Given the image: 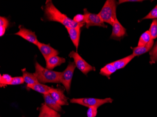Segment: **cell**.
I'll return each instance as SVG.
<instances>
[{
    "mask_svg": "<svg viewBox=\"0 0 157 117\" xmlns=\"http://www.w3.org/2000/svg\"><path fill=\"white\" fill-rule=\"evenodd\" d=\"M44 16L48 21L60 23L66 28H82L85 24L77 23L66 15L61 12L54 6L52 1H47L44 8Z\"/></svg>",
    "mask_w": 157,
    "mask_h": 117,
    "instance_id": "obj_1",
    "label": "cell"
},
{
    "mask_svg": "<svg viewBox=\"0 0 157 117\" xmlns=\"http://www.w3.org/2000/svg\"><path fill=\"white\" fill-rule=\"evenodd\" d=\"M35 71L34 74L39 82L41 83H60V77L61 72H56L44 68L38 62H35Z\"/></svg>",
    "mask_w": 157,
    "mask_h": 117,
    "instance_id": "obj_2",
    "label": "cell"
},
{
    "mask_svg": "<svg viewBox=\"0 0 157 117\" xmlns=\"http://www.w3.org/2000/svg\"><path fill=\"white\" fill-rule=\"evenodd\" d=\"M118 5L117 2L114 0H107L98 15L104 23L113 25L117 19L116 9Z\"/></svg>",
    "mask_w": 157,
    "mask_h": 117,
    "instance_id": "obj_3",
    "label": "cell"
},
{
    "mask_svg": "<svg viewBox=\"0 0 157 117\" xmlns=\"http://www.w3.org/2000/svg\"><path fill=\"white\" fill-rule=\"evenodd\" d=\"M70 101L71 103L77 104L86 107L95 106L99 107L105 104L112 103L113 99L111 98H106L105 99L95 98H72Z\"/></svg>",
    "mask_w": 157,
    "mask_h": 117,
    "instance_id": "obj_4",
    "label": "cell"
},
{
    "mask_svg": "<svg viewBox=\"0 0 157 117\" xmlns=\"http://www.w3.org/2000/svg\"><path fill=\"white\" fill-rule=\"evenodd\" d=\"M76 67L75 62H69L66 69L63 72H61V75L60 77V82L65 87L68 93L70 90L72 79Z\"/></svg>",
    "mask_w": 157,
    "mask_h": 117,
    "instance_id": "obj_5",
    "label": "cell"
},
{
    "mask_svg": "<svg viewBox=\"0 0 157 117\" xmlns=\"http://www.w3.org/2000/svg\"><path fill=\"white\" fill-rule=\"evenodd\" d=\"M69 56L74 59L76 67L85 75H87L90 71L96 70L95 67L92 66L85 60L77 52L72 51L69 54Z\"/></svg>",
    "mask_w": 157,
    "mask_h": 117,
    "instance_id": "obj_6",
    "label": "cell"
},
{
    "mask_svg": "<svg viewBox=\"0 0 157 117\" xmlns=\"http://www.w3.org/2000/svg\"><path fill=\"white\" fill-rule=\"evenodd\" d=\"M84 15V22L86 27L88 29L90 26H99L103 28H106L107 26L105 24L101 17L98 14H94L89 12L87 9H84L83 10Z\"/></svg>",
    "mask_w": 157,
    "mask_h": 117,
    "instance_id": "obj_7",
    "label": "cell"
},
{
    "mask_svg": "<svg viewBox=\"0 0 157 117\" xmlns=\"http://www.w3.org/2000/svg\"><path fill=\"white\" fill-rule=\"evenodd\" d=\"M113 30L110 36L111 39L116 40H121L125 36H127L126 29L121 25L117 19L113 24Z\"/></svg>",
    "mask_w": 157,
    "mask_h": 117,
    "instance_id": "obj_8",
    "label": "cell"
},
{
    "mask_svg": "<svg viewBox=\"0 0 157 117\" xmlns=\"http://www.w3.org/2000/svg\"><path fill=\"white\" fill-rule=\"evenodd\" d=\"M19 31L15 33V35L20 36L28 42L33 43L35 45L37 46L39 42L38 40L37 37L35 32L30 30L29 29L24 28L22 26H19Z\"/></svg>",
    "mask_w": 157,
    "mask_h": 117,
    "instance_id": "obj_9",
    "label": "cell"
},
{
    "mask_svg": "<svg viewBox=\"0 0 157 117\" xmlns=\"http://www.w3.org/2000/svg\"><path fill=\"white\" fill-rule=\"evenodd\" d=\"M49 94L61 106L68 105V98L65 96L63 91L60 88L52 89Z\"/></svg>",
    "mask_w": 157,
    "mask_h": 117,
    "instance_id": "obj_10",
    "label": "cell"
},
{
    "mask_svg": "<svg viewBox=\"0 0 157 117\" xmlns=\"http://www.w3.org/2000/svg\"><path fill=\"white\" fill-rule=\"evenodd\" d=\"M37 46L45 60L49 57L58 55L59 54V51L52 47L49 44H45L44 43L39 42Z\"/></svg>",
    "mask_w": 157,
    "mask_h": 117,
    "instance_id": "obj_11",
    "label": "cell"
},
{
    "mask_svg": "<svg viewBox=\"0 0 157 117\" xmlns=\"http://www.w3.org/2000/svg\"><path fill=\"white\" fill-rule=\"evenodd\" d=\"M66 29L71 39L73 42L74 46H75L76 51H77L80 43L81 28H66Z\"/></svg>",
    "mask_w": 157,
    "mask_h": 117,
    "instance_id": "obj_12",
    "label": "cell"
},
{
    "mask_svg": "<svg viewBox=\"0 0 157 117\" xmlns=\"http://www.w3.org/2000/svg\"><path fill=\"white\" fill-rule=\"evenodd\" d=\"M46 68L53 70L56 67L59 66L63 63L66 62L65 58L59 57L58 55L49 57L46 60Z\"/></svg>",
    "mask_w": 157,
    "mask_h": 117,
    "instance_id": "obj_13",
    "label": "cell"
},
{
    "mask_svg": "<svg viewBox=\"0 0 157 117\" xmlns=\"http://www.w3.org/2000/svg\"><path fill=\"white\" fill-rule=\"evenodd\" d=\"M153 44H154V40L151 39L147 45L144 46H137L136 47H131V49L133 50L132 54L136 57V56H140L144 54L152 49Z\"/></svg>",
    "mask_w": 157,
    "mask_h": 117,
    "instance_id": "obj_14",
    "label": "cell"
},
{
    "mask_svg": "<svg viewBox=\"0 0 157 117\" xmlns=\"http://www.w3.org/2000/svg\"><path fill=\"white\" fill-rule=\"evenodd\" d=\"M38 117H60L59 112L54 110L52 108L42 104L40 109V114Z\"/></svg>",
    "mask_w": 157,
    "mask_h": 117,
    "instance_id": "obj_15",
    "label": "cell"
},
{
    "mask_svg": "<svg viewBox=\"0 0 157 117\" xmlns=\"http://www.w3.org/2000/svg\"><path fill=\"white\" fill-rule=\"evenodd\" d=\"M44 97L45 104L49 108H52L54 110L58 112L62 111L61 106L52 97L49 93L44 95Z\"/></svg>",
    "mask_w": 157,
    "mask_h": 117,
    "instance_id": "obj_16",
    "label": "cell"
},
{
    "mask_svg": "<svg viewBox=\"0 0 157 117\" xmlns=\"http://www.w3.org/2000/svg\"><path fill=\"white\" fill-rule=\"evenodd\" d=\"M27 87L33 90H35L39 93L44 94V95L49 93L50 90L52 88V87L40 83V82L35 83L32 85H27Z\"/></svg>",
    "mask_w": 157,
    "mask_h": 117,
    "instance_id": "obj_17",
    "label": "cell"
},
{
    "mask_svg": "<svg viewBox=\"0 0 157 117\" xmlns=\"http://www.w3.org/2000/svg\"><path fill=\"white\" fill-rule=\"evenodd\" d=\"M134 58H135V56L132 54L125 58H122L121 59L113 61L112 63L117 70L122 69L125 67L126 65L131 61Z\"/></svg>",
    "mask_w": 157,
    "mask_h": 117,
    "instance_id": "obj_18",
    "label": "cell"
},
{
    "mask_svg": "<svg viewBox=\"0 0 157 117\" xmlns=\"http://www.w3.org/2000/svg\"><path fill=\"white\" fill-rule=\"evenodd\" d=\"M117 71L112 63H108L100 69V74L110 79V76Z\"/></svg>",
    "mask_w": 157,
    "mask_h": 117,
    "instance_id": "obj_19",
    "label": "cell"
},
{
    "mask_svg": "<svg viewBox=\"0 0 157 117\" xmlns=\"http://www.w3.org/2000/svg\"><path fill=\"white\" fill-rule=\"evenodd\" d=\"M23 78L25 82L27 85H32L35 83L39 82L37 78L35 76L34 74L29 73L27 71H23Z\"/></svg>",
    "mask_w": 157,
    "mask_h": 117,
    "instance_id": "obj_20",
    "label": "cell"
},
{
    "mask_svg": "<svg viewBox=\"0 0 157 117\" xmlns=\"http://www.w3.org/2000/svg\"><path fill=\"white\" fill-rule=\"evenodd\" d=\"M150 33L149 31H145L141 35L138 42V46H144L151 40Z\"/></svg>",
    "mask_w": 157,
    "mask_h": 117,
    "instance_id": "obj_21",
    "label": "cell"
},
{
    "mask_svg": "<svg viewBox=\"0 0 157 117\" xmlns=\"http://www.w3.org/2000/svg\"><path fill=\"white\" fill-rule=\"evenodd\" d=\"M149 32L150 33L151 39H156L157 38V19H153L152 23L149 29Z\"/></svg>",
    "mask_w": 157,
    "mask_h": 117,
    "instance_id": "obj_22",
    "label": "cell"
},
{
    "mask_svg": "<svg viewBox=\"0 0 157 117\" xmlns=\"http://www.w3.org/2000/svg\"><path fill=\"white\" fill-rule=\"evenodd\" d=\"M149 54L150 56V63L152 65L157 62V41L154 46L151 50Z\"/></svg>",
    "mask_w": 157,
    "mask_h": 117,
    "instance_id": "obj_23",
    "label": "cell"
},
{
    "mask_svg": "<svg viewBox=\"0 0 157 117\" xmlns=\"http://www.w3.org/2000/svg\"><path fill=\"white\" fill-rule=\"evenodd\" d=\"M13 77L8 74H3L0 75V84L1 87L4 85H10Z\"/></svg>",
    "mask_w": 157,
    "mask_h": 117,
    "instance_id": "obj_24",
    "label": "cell"
},
{
    "mask_svg": "<svg viewBox=\"0 0 157 117\" xmlns=\"http://www.w3.org/2000/svg\"><path fill=\"white\" fill-rule=\"evenodd\" d=\"M157 19V4L154 8L149 12V14L144 18L141 19V21L145 19Z\"/></svg>",
    "mask_w": 157,
    "mask_h": 117,
    "instance_id": "obj_25",
    "label": "cell"
},
{
    "mask_svg": "<svg viewBox=\"0 0 157 117\" xmlns=\"http://www.w3.org/2000/svg\"><path fill=\"white\" fill-rule=\"evenodd\" d=\"M24 80L22 76H17L12 78V81L10 82V85H20L24 83Z\"/></svg>",
    "mask_w": 157,
    "mask_h": 117,
    "instance_id": "obj_26",
    "label": "cell"
},
{
    "mask_svg": "<svg viewBox=\"0 0 157 117\" xmlns=\"http://www.w3.org/2000/svg\"><path fill=\"white\" fill-rule=\"evenodd\" d=\"M98 107L95 106H92L89 107L87 111V116L88 117H95L98 114Z\"/></svg>",
    "mask_w": 157,
    "mask_h": 117,
    "instance_id": "obj_27",
    "label": "cell"
},
{
    "mask_svg": "<svg viewBox=\"0 0 157 117\" xmlns=\"http://www.w3.org/2000/svg\"><path fill=\"white\" fill-rule=\"evenodd\" d=\"M84 15H82V14H77L75 16H74V19L73 20L77 23L79 24H85L84 22Z\"/></svg>",
    "mask_w": 157,
    "mask_h": 117,
    "instance_id": "obj_28",
    "label": "cell"
},
{
    "mask_svg": "<svg viewBox=\"0 0 157 117\" xmlns=\"http://www.w3.org/2000/svg\"><path fill=\"white\" fill-rule=\"evenodd\" d=\"M9 21L6 17L1 16L0 17V27H3L7 29L9 25Z\"/></svg>",
    "mask_w": 157,
    "mask_h": 117,
    "instance_id": "obj_29",
    "label": "cell"
},
{
    "mask_svg": "<svg viewBox=\"0 0 157 117\" xmlns=\"http://www.w3.org/2000/svg\"><path fill=\"white\" fill-rule=\"evenodd\" d=\"M143 2V1H141V0H120L118 2V4L124 3V2Z\"/></svg>",
    "mask_w": 157,
    "mask_h": 117,
    "instance_id": "obj_30",
    "label": "cell"
},
{
    "mask_svg": "<svg viewBox=\"0 0 157 117\" xmlns=\"http://www.w3.org/2000/svg\"><path fill=\"white\" fill-rule=\"evenodd\" d=\"M6 29L3 28V27H0V36L2 37V36L4 35L5 33V31H6Z\"/></svg>",
    "mask_w": 157,
    "mask_h": 117,
    "instance_id": "obj_31",
    "label": "cell"
}]
</instances>
